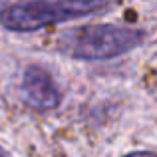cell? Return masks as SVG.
I'll return each mask as SVG.
<instances>
[{
  "mask_svg": "<svg viewBox=\"0 0 157 157\" xmlns=\"http://www.w3.org/2000/svg\"><path fill=\"white\" fill-rule=\"evenodd\" d=\"M143 42H145V30L141 28L100 22L82 24V26L60 32L56 36L54 48L58 54L72 58V60L101 62L133 52Z\"/></svg>",
  "mask_w": 157,
  "mask_h": 157,
  "instance_id": "obj_1",
  "label": "cell"
},
{
  "mask_svg": "<svg viewBox=\"0 0 157 157\" xmlns=\"http://www.w3.org/2000/svg\"><path fill=\"white\" fill-rule=\"evenodd\" d=\"M111 4L100 0H30V2L4 4L0 10V24L10 32H36L52 24L72 22L92 14L109 10Z\"/></svg>",
  "mask_w": 157,
  "mask_h": 157,
  "instance_id": "obj_2",
  "label": "cell"
},
{
  "mask_svg": "<svg viewBox=\"0 0 157 157\" xmlns=\"http://www.w3.org/2000/svg\"><path fill=\"white\" fill-rule=\"evenodd\" d=\"M20 90H22L28 105L38 111H52L62 101L60 90H58L54 78L46 68L38 64H30L28 68H24Z\"/></svg>",
  "mask_w": 157,
  "mask_h": 157,
  "instance_id": "obj_3",
  "label": "cell"
},
{
  "mask_svg": "<svg viewBox=\"0 0 157 157\" xmlns=\"http://www.w3.org/2000/svg\"><path fill=\"white\" fill-rule=\"evenodd\" d=\"M121 157H157V153H153V151H131V153H125Z\"/></svg>",
  "mask_w": 157,
  "mask_h": 157,
  "instance_id": "obj_4",
  "label": "cell"
},
{
  "mask_svg": "<svg viewBox=\"0 0 157 157\" xmlns=\"http://www.w3.org/2000/svg\"><path fill=\"white\" fill-rule=\"evenodd\" d=\"M0 157H10V155H8V153H6V149H4V147H2V145H0Z\"/></svg>",
  "mask_w": 157,
  "mask_h": 157,
  "instance_id": "obj_5",
  "label": "cell"
},
{
  "mask_svg": "<svg viewBox=\"0 0 157 157\" xmlns=\"http://www.w3.org/2000/svg\"><path fill=\"white\" fill-rule=\"evenodd\" d=\"M2 6H4V4H2ZM2 6H0V8H2Z\"/></svg>",
  "mask_w": 157,
  "mask_h": 157,
  "instance_id": "obj_6",
  "label": "cell"
}]
</instances>
